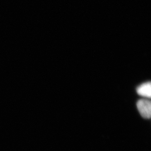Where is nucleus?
Segmentation results:
<instances>
[{
    "label": "nucleus",
    "mask_w": 151,
    "mask_h": 151,
    "mask_svg": "<svg viewBox=\"0 0 151 151\" xmlns=\"http://www.w3.org/2000/svg\"><path fill=\"white\" fill-rule=\"evenodd\" d=\"M137 108L143 118L148 119L151 117V103L150 100L146 99L138 100L137 102Z\"/></svg>",
    "instance_id": "1"
},
{
    "label": "nucleus",
    "mask_w": 151,
    "mask_h": 151,
    "mask_svg": "<svg viewBox=\"0 0 151 151\" xmlns=\"http://www.w3.org/2000/svg\"><path fill=\"white\" fill-rule=\"evenodd\" d=\"M137 93L140 96L150 99L151 96V85L150 82L143 83L137 89Z\"/></svg>",
    "instance_id": "2"
}]
</instances>
